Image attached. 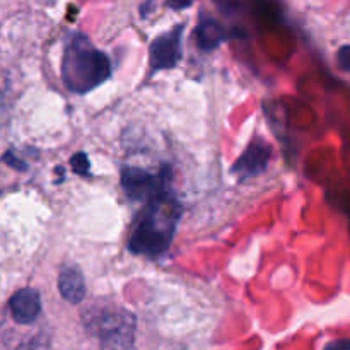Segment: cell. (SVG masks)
Segmentation results:
<instances>
[{
    "mask_svg": "<svg viewBox=\"0 0 350 350\" xmlns=\"http://www.w3.org/2000/svg\"><path fill=\"white\" fill-rule=\"evenodd\" d=\"M191 2H193V0H170V5L174 7V9H181V7L190 5Z\"/></svg>",
    "mask_w": 350,
    "mask_h": 350,
    "instance_id": "cell-14",
    "label": "cell"
},
{
    "mask_svg": "<svg viewBox=\"0 0 350 350\" xmlns=\"http://www.w3.org/2000/svg\"><path fill=\"white\" fill-rule=\"evenodd\" d=\"M270 157H272V149H270L269 144L258 140V142L250 144L248 149L232 164L231 171L238 174L239 180H248V178L256 176L267 170Z\"/></svg>",
    "mask_w": 350,
    "mask_h": 350,
    "instance_id": "cell-6",
    "label": "cell"
},
{
    "mask_svg": "<svg viewBox=\"0 0 350 350\" xmlns=\"http://www.w3.org/2000/svg\"><path fill=\"white\" fill-rule=\"evenodd\" d=\"M111 65L101 50L92 46L82 34L70 38L64 51L62 77L68 91L85 94L108 81Z\"/></svg>",
    "mask_w": 350,
    "mask_h": 350,
    "instance_id": "cell-2",
    "label": "cell"
},
{
    "mask_svg": "<svg viewBox=\"0 0 350 350\" xmlns=\"http://www.w3.org/2000/svg\"><path fill=\"white\" fill-rule=\"evenodd\" d=\"M337 62L338 67L342 68L344 72H350V44H345L338 50L337 53Z\"/></svg>",
    "mask_w": 350,
    "mask_h": 350,
    "instance_id": "cell-11",
    "label": "cell"
},
{
    "mask_svg": "<svg viewBox=\"0 0 350 350\" xmlns=\"http://www.w3.org/2000/svg\"><path fill=\"white\" fill-rule=\"evenodd\" d=\"M183 29V26L174 27V29L167 31V33L159 34V36L150 43V74H156V72L159 70H167V68H174L180 64L181 55H183V48H181Z\"/></svg>",
    "mask_w": 350,
    "mask_h": 350,
    "instance_id": "cell-5",
    "label": "cell"
},
{
    "mask_svg": "<svg viewBox=\"0 0 350 350\" xmlns=\"http://www.w3.org/2000/svg\"><path fill=\"white\" fill-rule=\"evenodd\" d=\"M229 38V33L224 29L221 23L214 19H205L195 29V40L200 50L212 51Z\"/></svg>",
    "mask_w": 350,
    "mask_h": 350,
    "instance_id": "cell-9",
    "label": "cell"
},
{
    "mask_svg": "<svg viewBox=\"0 0 350 350\" xmlns=\"http://www.w3.org/2000/svg\"><path fill=\"white\" fill-rule=\"evenodd\" d=\"M58 291L62 297L70 304H79L85 296V280L75 265H67L58 275Z\"/></svg>",
    "mask_w": 350,
    "mask_h": 350,
    "instance_id": "cell-8",
    "label": "cell"
},
{
    "mask_svg": "<svg viewBox=\"0 0 350 350\" xmlns=\"http://www.w3.org/2000/svg\"><path fill=\"white\" fill-rule=\"evenodd\" d=\"M10 317L16 323L29 325L38 320L41 314V296L36 289L24 287L17 291L9 301Z\"/></svg>",
    "mask_w": 350,
    "mask_h": 350,
    "instance_id": "cell-7",
    "label": "cell"
},
{
    "mask_svg": "<svg viewBox=\"0 0 350 350\" xmlns=\"http://www.w3.org/2000/svg\"><path fill=\"white\" fill-rule=\"evenodd\" d=\"M85 327L99 340L103 347L125 349L132 347L135 337V318L123 308H105L92 311L85 318Z\"/></svg>",
    "mask_w": 350,
    "mask_h": 350,
    "instance_id": "cell-3",
    "label": "cell"
},
{
    "mask_svg": "<svg viewBox=\"0 0 350 350\" xmlns=\"http://www.w3.org/2000/svg\"><path fill=\"white\" fill-rule=\"evenodd\" d=\"M70 167H72V171H74L75 174H82V176L89 174V170H91V163H89V159H88V154H85V152L74 154V156H72V159H70Z\"/></svg>",
    "mask_w": 350,
    "mask_h": 350,
    "instance_id": "cell-10",
    "label": "cell"
},
{
    "mask_svg": "<svg viewBox=\"0 0 350 350\" xmlns=\"http://www.w3.org/2000/svg\"><path fill=\"white\" fill-rule=\"evenodd\" d=\"M2 161L7 164V166H10V167H12V170H16V171H26L27 170V164L24 163V161L17 159V157L14 156V154L10 152V150H9V152L3 154Z\"/></svg>",
    "mask_w": 350,
    "mask_h": 350,
    "instance_id": "cell-12",
    "label": "cell"
},
{
    "mask_svg": "<svg viewBox=\"0 0 350 350\" xmlns=\"http://www.w3.org/2000/svg\"><path fill=\"white\" fill-rule=\"evenodd\" d=\"M180 214V204L170 191L147 200V207L133 226L130 252L149 256L163 255L173 241Z\"/></svg>",
    "mask_w": 350,
    "mask_h": 350,
    "instance_id": "cell-1",
    "label": "cell"
},
{
    "mask_svg": "<svg viewBox=\"0 0 350 350\" xmlns=\"http://www.w3.org/2000/svg\"><path fill=\"white\" fill-rule=\"evenodd\" d=\"M327 349H334V350H350V338H345V340L332 342V344L327 345Z\"/></svg>",
    "mask_w": 350,
    "mask_h": 350,
    "instance_id": "cell-13",
    "label": "cell"
},
{
    "mask_svg": "<svg viewBox=\"0 0 350 350\" xmlns=\"http://www.w3.org/2000/svg\"><path fill=\"white\" fill-rule=\"evenodd\" d=\"M167 180H170V173H163V170L159 174H152L140 167L130 166L123 167L122 178H120L123 190L130 198L146 202L167 191Z\"/></svg>",
    "mask_w": 350,
    "mask_h": 350,
    "instance_id": "cell-4",
    "label": "cell"
}]
</instances>
